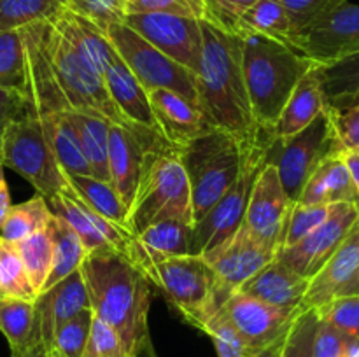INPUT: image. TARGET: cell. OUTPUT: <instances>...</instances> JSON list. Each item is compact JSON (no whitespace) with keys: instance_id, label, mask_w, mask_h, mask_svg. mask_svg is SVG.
<instances>
[{"instance_id":"cell-1","label":"cell","mask_w":359,"mask_h":357,"mask_svg":"<svg viewBox=\"0 0 359 357\" xmlns=\"http://www.w3.org/2000/svg\"><path fill=\"white\" fill-rule=\"evenodd\" d=\"M200 24L202 58L196 74L200 111L214 128L230 133L245 156L265 154L273 133L259 128L252 115L242 72V37L226 34L203 20Z\"/></svg>"},{"instance_id":"cell-2","label":"cell","mask_w":359,"mask_h":357,"mask_svg":"<svg viewBox=\"0 0 359 357\" xmlns=\"http://www.w3.org/2000/svg\"><path fill=\"white\" fill-rule=\"evenodd\" d=\"M93 315L116 332L128 357L151 349L149 308L153 284L114 251L90 252L81 265Z\"/></svg>"},{"instance_id":"cell-3","label":"cell","mask_w":359,"mask_h":357,"mask_svg":"<svg viewBox=\"0 0 359 357\" xmlns=\"http://www.w3.org/2000/svg\"><path fill=\"white\" fill-rule=\"evenodd\" d=\"M314 65L291 46L258 35L242 37V72L259 128L272 133L287 98Z\"/></svg>"},{"instance_id":"cell-4","label":"cell","mask_w":359,"mask_h":357,"mask_svg":"<svg viewBox=\"0 0 359 357\" xmlns=\"http://www.w3.org/2000/svg\"><path fill=\"white\" fill-rule=\"evenodd\" d=\"M44 42L48 49L49 62L55 70L56 80L69 102L70 108L83 114L97 115L105 119L111 125H118L139 136L151 150L163 149V147H174L160 136L158 133L144 128V126L133 125L132 121L121 114L116 104L109 94L104 77L98 76L83 58L79 52L72 48L69 41L60 34L51 21L44 24ZM177 149V147H175Z\"/></svg>"},{"instance_id":"cell-5","label":"cell","mask_w":359,"mask_h":357,"mask_svg":"<svg viewBox=\"0 0 359 357\" xmlns=\"http://www.w3.org/2000/svg\"><path fill=\"white\" fill-rule=\"evenodd\" d=\"M193 219L191 189L179 149L163 147L144 156L142 174L128 210V230L133 234L160 220Z\"/></svg>"},{"instance_id":"cell-6","label":"cell","mask_w":359,"mask_h":357,"mask_svg":"<svg viewBox=\"0 0 359 357\" xmlns=\"http://www.w3.org/2000/svg\"><path fill=\"white\" fill-rule=\"evenodd\" d=\"M179 156L188 175L196 223L237 181L245 154L230 133L214 128L181 147Z\"/></svg>"},{"instance_id":"cell-7","label":"cell","mask_w":359,"mask_h":357,"mask_svg":"<svg viewBox=\"0 0 359 357\" xmlns=\"http://www.w3.org/2000/svg\"><path fill=\"white\" fill-rule=\"evenodd\" d=\"M142 273L193 328L202 329L223 308L216 276L203 255H175L147 266Z\"/></svg>"},{"instance_id":"cell-8","label":"cell","mask_w":359,"mask_h":357,"mask_svg":"<svg viewBox=\"0 0 359 357\" xmlns=\"http://www.w3.org/2000/svg\"><path fill=\"white\" fill-rule=\"evenodd\" d=\"M339 150L342 149L337 144L328 111L325 108V112L302 132L286 139L273 136L265 150L263 163L273 164L277 168L287 198L291 202H298L316 168Z\"/></svg>"},{"instance_id":"cell-9","label":"cell","mask_w":359,"mask_h":357,"mask_svg":"<svg viewBox=\"0 0 359 357\" xmlns=\"http://www.w3.org/2000/svg\"><path fill=\"white\" fill-rule=\"evenodd\" d=\"M2 164L27 178L46 200L65 189V174L30 104L7 128Z\"/></svg>"},{"instance_id":"cell-10","label":"cell","mask_w":359,"mask_h":357,"mask_svg":"<svg viewBox=\"0 0 359 357\" xmlns=\"http://www.w3.org/2000/svg\"><path fill=\"white\" fill-rule=\"evenodd\" d=\"M105 35L144 90H170L200 108L195 72L158 51L125 23L109 27Z\"/></svg>"},{"instance_id":"cell-11","label":"cell","mask_w":359,"mask_h":357,"mask_svg":"<svg viewBox=\"0 0 359 357\" xmlns=\"http://www.w3.org/2000/svg\"><path fill=\"white\" fill-rule=\"evenodd\" d=\"M265 154H249L244 160L241 175L226 192L214 203L209 212L193 224L189 254L207 255L228 240L244 223L245 206L251 195L252 181L263 167Z\"/></svg>"},{"instance_id":"cell-12","label":"cell","mask_w":359,"mask_h":357,"mask_svg":"<svg viewBox=\"0 0 359 357\" xmlns=\"http://www.w3.org/2000/svg\"><path fill=\"white\" fill-rule=\"evenodd\" d=\"M123 23L168 58L198 74L200 58H202L200 20L179 16V14L142 13L126 14Z\"/></svg>"},{"instance_id":"cell-13","label":"cell","mask_w":359,"mask_h":357,"mask_svg":"<svg viewBox=\"0 0 359 357\" xmlns=\"http://www.w3.org/2000/svg\"><path fill=\"white\" fill-rule=\"evenodd\" d=\"M291 205L277 168L265 163L252 181L242 224L259 244L277 254Z\"/></svg>"},{"instance_id":"cell-14","label":"cell","mask_w":359,"mask_h":357,"mask_svg":"<svg viewBox=\"0 0 359 357\" xmlns=\"http://www.w3.org/2000/svg\"><path fill=\"white\" fill-rule=\"evenodd\" d=\"M294 49L318 65L359 52V4L346 2L297 35Z\"/></svg>"},{"instance_id":"cell-15","label":"cell","mask_w":359,"mask_h":357,"mask_svg":"<svg viewBox=\"0 0 359 357\" xmlns=\"http://www.w3.org/2000/svg\"><path fill=\"white\" fill-rule=\"evenodd\" d=\"M276 252L259 244L242 224L224 244L203 258L212 268L221 300L226 303L245 280L276 259Z\"/></svg>"},{"instance_id":"cell-16","label":"cell","mask_w":359,"mask_h":357,"mask_svg":"<svg viewBox=\"0 0 359 357\" xmlns=\"http://www.w3.org/2000/svg\"><path fill=\"white\" fill-rule=\"evenodd\" d=\"M358 217L359 206L353 203H335L321 226L298 244L280 251L276 258L300 275L312 279L347 237Z\"/></svg>"},{"instance_id":"cell-17","label":"cell","mask_w":359,"mask_h":357,"mask_svg":"<svg viewBox=\"0 0 359 357\" xmlns=\"http://www.w3.org/2000/svg\"><path fill=\"white\" fill-rule=\"evenodd\" d=\"M224 314L255 352L269 349L290 328L300 310H286L242 293H233L223 304Z\"/></svg>"},{"instance_id":"cell-18","label":"cell","mask_w":359,"mask_h":357,"mask_svg":"<svg viewBox=\"0 0 359 357\" xmlns=\"http://www.w3.org/2000/svg\"><path fill=\"white\" fill-rule=\"evenodd\" d=\"M35 307V332L37 340L51 354L56 329L90 307L86 284L81 268L37 294Z\"/></svg>"},{"instance_id":"cell-19","label":"cell","mask_w":359,"mask_h":357,"mask_svg":"<svg viewBox=\"0 0 359 357\" xmlns=\"http://www.w3.org/2000/svg\"><path fill=\"white\" fill-rule=\"evenodd\" d=\"M147 94L158 128L170 146L181 149L214 130L205 114L181 94L170 90H151Z\"/></svg>"},{"instance_id":"cell-20","label":"cell","mask_w":359,"mask_h":357,"mask_svg":"<svg viewBox=\"0 0 359 357\" xmlns=\"http://www.w3.org/2000/svg\"><path fill=\"white\" fill-rule=\"evenodd\" d=\"M149 147L137 135L118 125L109 128V182L130 210L142 174L144 156Z\"/></svg>"},{"instance_id":"cell-21","label":"cell","mask_w":359,"mask_h":357,"mask_svg":"<svg viewBox=\"0 0 359 357\" xmlns=\"http://www.w3.org/2000/svg\"><path fill=\"white\" fill-rule=\"evenodd\" d=\"M311 279L300 275L279 259H272L249 280H245L238 293L262 300L273 307L286 310H302Z\"/></svg>"},{"instance_id":"cell-22","label":"cell","mask_w":359,"mask_h":357,"mask_svg":"<svg viewBox=\"0 0 359 357\" xmlns=\"http://www.w3.org/2000/svg\"><path fill=\"white\" fill-rule=\"evenodd\" d=\"M359 262V217L347 233V237L340 241L328 261L316 273L309 284V290L302 308H319L332 301L339 294V290L349 282L353 273L356 272Z\"/></svg>"},{"instance_id":"cell-23","label":"cell","mask_w":359,"mask_h":357,"mask_svg":"<svg viewBox=\"0 0 359 357\" xmlns=\"http://www.w3.org/2000/svg\"><path fill=\"white\" fill-rule=\"evenodd\" d=\"M193 224L182 220H160L140 233L133 234V245L130 251V262L142 272L147 266L175 255L189 254Z\"/></svg>"},{"instance_id":"cell-24","label":"cell","mask_w":359,"mask_h":357,"mask_svg":"<svg viewBox=\"0 0 359 357\" xmlns=\"http://www.w3.org/2000/svg\"><path fill=\"white\" fill-rule=\"evenodd\" d=\"M104 83L116 107L121 111V114L128 121H132L133 125L144 126V128L163 136L160 128H158L153 108H151L149 94L144 90L142 84L135 79V76L130 72V69L119 58L118 52H116V58L112 59L111 65L105 70Z\"/></svg>"},{"instance_id":"cell-25","label":"cell","mask_w":359,"mask_h":357,"mask_svg":"<svg viewBox=\"0 0 359 357\" xmlns=\"http://www.w3.org/2000/svg\"><path fill=\"white\" fill-rule=\"evenodd\" d=\"M326 108L325 91H323L319 65L316 63L307 74L300 79L291 97L287 98L283 112L273 125V136L286 139L302 132L305 126L311 125L319 114Z\"/></svg>"},{"instance_id":"cell-26","label":"cell","mask_w":359,"mask_h":357,"mask_svg":"<svg viewBox=\"0 0 359 357\" xmlns=\"http://www.w3.org/2000/svg\"><path fill=\"white\" fill-rule=\"evenodd\" d=\"M298 203L304 205H335L353 203L359 206V196L351 178L342 150L326 158L305 184Z\"/></svg>"},{"instance_id":"cell-27","label":"cell","mask_w":359,"mask_h":357,"mask_svg":"<svg viewBox=\"0 0 359 357\" xmlns=\"http://www.w3.org/2000/svg\"><path fill=\"white\" fill-rule=\"evenodd\" d=\"M56 30L72 44L81 55V58L98 74L104 77L105 70L116 58V51L109 42L105 31H102L97 24L88 21L86 18L65 9L58 18L51 21Z\"/></svg>"},{"instance_id":"cell-28","label":"cell","mask_w":359,"mask_h":357,"mask_svg":"<svg viewBox=\"0 0 359 357\" xmlns=\"http://www.w3.org/2000/svg\"><path fill=\"white\" fill-rule=\"evenodd\" d=\"M65 189L88 209L128 230V209L111 182L100 181L91 175L65 174Z\"/></svg>"},{"instance_id":"cell-29","label":"cell","mask_w":359,"mask_h":357,"mask_svg":"<svg viewBox=\"0 0 359 357\" xmlns=\"http://www.w3.org/2000/svg\"><path fill=\"white\" fill-rule=\"evenodd\" d=\"M237 35H258L294 48L293 27L280 0H256L255 6L238 21Z\"/></svg>"},{"instance_id":"cell-30","label":"cell","mask_w":359,"mask_h":357,"mask_svg":"<svg viewBox=\"0 0 359 357\" xmlns=\"http://www.w3.org/2000/svg\"><path fill=\"white\" fill-rule=\"evenodd\" d=\"M70 121L79 139L81 149L90 164L93 177L109 182V128L111 122L97 115L70 111Z\"/></svg>"},{"instance_id":"cell-31","label":"cell","mask_w":359,"mask_h":357,"mask_svg":"<svg viewBox=\"0 0 359 357\" xmlns=\"http://www.w3.org/2000/svg\"><path fill=\"white\" fill-rule=\"evenodd\" d=\"M328 107H347L359 100V52L319 65Z\"/></svg>"},{"instance_id":"cell-32","label":"cell","mask_w":359,"mask_h":357,"mask_svg":"<svg viewBox=\"0 0 359 357\" xmlns=\"http://www.w3.org/2000/svg\"><path fill=\"white\" fill-rule=\"evenodd\" d=\"M48 233L51 237L53 247H55V262H53V272L46 282L44 290L55 286L56 282L69 276L70 273L81 268L83 261L86 259L88 251L83 245L81 238L76 231L62 219V217L53 214V219L48 226Z\"/></svg>"},{"instance_id":"cell-33","label":"cell","mask_w":359,"mask_h":357,"mask_svg":"<svg viewBox=\"0 0 359 357\" xmlns=\"http://www.w3.org/2000/svg\"><path fill=\"white\" fill-rule=\"evenodd\" d=\"M53 219V212L49 209L44 196L37 195L23 203L11 206L2 227H0V238L11 244L25 240L39 231L48 230Z\"/></svg>"},{"instance_id":"cell-34","label":"cell","mask_w":359,"mask_h":357,"mask_svg":"<svg viewBox=\"0 0 359 357\" xmlns=\"http://www.w3.org/2000/svg\"><path fill=\"white\" fill-rule=\"evenodd\" d=\"M65 9L67 0H0V31L53 21Z\"/></svg>"},{"instance_id":"cell-35","label":"cell","mask_w":359,"mask_h":357,"mask_svg":"<svg viewBox=\"0 0 359 357\" xmlns=\"http://www.w3.org/2000/svg\"><path fill=\"white\" fill-rule=\"evenodd\" d=\"M0 332L6 336L11 352L41 343L35 332L34 301L0 300Z\"/></svg>"},{"instance_id":"cell-36","label":"cell","mask_w":359,"mask_h":357,"mask_svg":"<svg viewBox=\"0 0 359 357\" xmlns=\"http://www.w3.org/2000/svg\"><path fill=\"white\" fill-rule=\"evenodd\" d=\"M14 245H16L21 261H23L28 280H30L35 294L42 293L53 272V262H55V247H53L48 230L39 231V233L32 234V237L25 238Z\"/></svg>"},{"instance_id":"cell-37","label":"cell","mask_w":359,"mask_h":357,"mask_svg":"<svg viewBox=\"0 0 359 357\" xmlns=\"http://www.w3.org/2000/svg\"><path fill=\"white\" fill-rule=\"evenodd\" d=\"M51 209V212L55 216L62 217L74 231H76L77 237L81 238L83 245L86 247L88 254L90 252H104V251H112L109 247L107 241L104 240L100 233H98L97 227L91 224V220L88 219V216L84 214V210L77 205L76 200L69 195V192L63 189L58 195H53L51 198L46 200Z\"/></svg>"},{"instance_id":"cell-38","label":"cell","mask_w":359,"mask_h":357,"mask_svg":"<svg viewBox=\"0 0 359 357\" xmlns=\"http://www.w3.org/2000/svg\"><path fill=\"white\" fill-rule=\"evenodd\" d=\"M34 287L16 245L0 238V300L35 301Z\"/></svg>"},{"instance_id":"cell-39","label":"cell","mask_w":359,"mask_h":357,"mask_svg":"<svg viewBox=\"0 0 359 357\" xmlns=\"http://www.w3.org/2000/svg\"><path fill=\"white\" fill-rule=\"evenodd\" d=\"M27 84V56L21 30L0 31V90L23 93Z\"/></svg>"},{"instance_id":"cell-40","label":"cell","mask_w":359,"mask_h":357,"mask_svg":"<svg viewBox=\"0 0 359 357\" xmlns=\"http://www.w3.org/2000/svg\"><path fill=\"white\" fill-rule=\"evenodd\" d=\"M318 321L316 308H302L280 340L279 357H312Z\"/></svg>"},{"instance_id":"cell-41","label":"cell","mask_w":359,"mask_h":357,"mask_svg":"<svg viewBox=\"0 0 359 357\" xmlns=\"http://www.w3.org/2000/svg\"><path fill=\"white\" fill-rule=\"evenodd\" d=\"M332 206L333 205H304V203L293 202L286 226H284L283 238H280L279 252L298 244L307 234H311L316 227L321 226L328 219Z\"/></svg>"},{"instance_id":"cell-42","label":"cell","mask_w":359,"mask_h":357,"mask_svg":"<svg viewBox=\"0 0 359 357\" xmlns=\"http://www.w3.org/2000/svg\"><path fill=\"white\" fill-rule=\"evenodd\" d=\"M200 331L212 340L217 357H251L252 354H258L245 343L223 308L217 310Z\"/></svg>"},{"instance_id":"cell-43","label":"cell","mask_w":359,"mask_h":357,"mask_svg":"<svg viewBox=\"0 0 359 357\" xmlns=\"http://www.w3.org/2000/svg\"><path fill=\"white\" fill-rule=\"evenodd\" d=\"M93 310L88 308L60 326L55 332L51 352L60 357H83L90 340Z\"/></svg>"},{"instance_id":"cell-44","label":"cell","mask_w":359,"mask_h":357,"mask_svg":"<svg viewBox=\"0 0 359 357\" xmlns=\"http://www.w3.org/2000/svg\"><path fill=\"white\" fill-rule=\"evenodd\" d=\"M316 310L323 321L339 329L342 335L359 340V294L337 296Z\"/></svg>"},{"instance_id":"cell-45","label":"cell","mask_w":359,"mask_h":357,"mask_svg":"<svg viewBox=\"0 0 359 357\" xmlns=\"http://www.w3.org/2000/svg\"><path fill=\"white\" fill-rule=\"evenodd\" d=\"M67 9L86 18L102 31L109 27L123 23L126 16L125 0H67Z\"/></svg>"},{"instance_id":"cell-46","label":"cell","mask_w":359,"mask_h":357,"mask_svg":"<svg viewBox=\"0 0 359 357\" xmlns=\"http://www.w3.org/2000/svg\"><path fill=\"white\" fill-rule=\"evenodd\" d=\"M280 2L284 4V9L290 16L294 38H297V35L307 30L311 24H314L316 21H319L349 0H280Z\"/></svg>"},{"instance_id":"cell-47","label":"cell","mask_w":359,"mask_h":357,"mask_svg":"<svg viewBox=\"0 0 359 357\" xmlns=\"http://www.w3.org/2000/svg\"><path fill=\"white\" fill-rule=\"evenodd\" d=\"M255 4L256 0H203V21L237 35L238 21Z\"/></svg>"},{"instance_id":"cell-48","label":"cell","mask_w":359,"mask_h":357,"mask_svg":"<svg viewBox=\"0 0 359 357\" xmlns=\"http://www.w3.org/2000/svg\"><path fill=\"white\" fill-rule=\"evenodd\" d=\"M326 111L340 149L359 154V100L340 108L326 105Z\"/></svg>"},{"instance_id":"cell-49","label":"cell","mask_w":359,"mask_h":357,"mask_svg":"<svg viewBox=\"0 0 359 357\" xmlns=\"http://www.w3.org/2000/svg\"><path fill=\"white\" fill-rule=\"evenodd\" d=\"M126 14L167 13L203 20V0H125Z\"/></svg>"},{"instance_id":"cell-50","label":"cell","mask_w":359,"mask_h":357,"mask_svg":"<svg viewBox=\"0 0 359 357\" xmlns=\"http://www.w3.org/2000/svg\"><path fill=\"white\" fill-rule=\"evenodd\" d=\"M83 357H128V354L125 352L116 332L93 315L90 340Z\"/></svg>"},{"instance_id":"cell-51","label":"cell","mask_w":359,"mask_h":357,"mask_svg":"<svg viewBox=\"0 0 359 357\" xmlns=\"http://www.w3.org/2000/svg\"><path fill=\"white\" fill-rule=\"evenodd\" d=\"M346 335L319 317L312 345V357H342Z\"/></svg>"},{"instance_id":"cell-52","label":"cell","mask_w":359,"mask_h":357,"mask_svg":"<svg viewBox=\"0 0 359 357\" xmlns=\"http://www.w3.org/2000/svg\"><path fill=\"white\" fill-rule=\"evenodd\" d=\"M27 105V97L20 91L0 90V164H2L4 140H6L7 128L25 111Z\"/></svg>"},{"instance_id":"cell-53","label":"cell","mask_w":359,"mask_h":357,"mask_svg":"<svg viewBox=\"0 0 359 357\" xmlns=\"http://www.w3.org/2000/svg\"><path fill=\"white\" fill-rule=\"evenodd\" d=\"M11 206L13 205H11L9 186H7L6 175H4V164H0V227H2L7 214H9Z\"/></svg>"},{"instance_id":"cell-54","label":"cell","mask_w":359,"mask_h":357,"mask_svg":"<svg viewBox=\"0 0 359 357\" xmlns=\"http://www.w3.org/2000/svg\"><path fill=\"white\" fill-rule=\"evenodd\" d=\"M342 158H344V161H346L347 170H349L351 178H353L354 188H356L358 196H359V154L342 150Z\"/></svg>"},{"instance_id":"cell-55","label":"cell","mask_w":359,"mask_h":357,"mask_svg":"<svg viewBox=\"0 0 359 357\" xmlns=\"http://www.w3.org/2000/svg\"><path fill=\"white\" fill-rule=\"evenodd\" d=\"M11 357H51V354L44 349L42 343H30L25 349L13 350Z\"/></svg>"},{"instance_id":"cell-56","label":"cell","mask_w":359,"mask_h":357,"mask_svg":"<svg viewBox=\"0 0 359 357\" xmlns=\"http://www.w3.org/2000/svg\"><path fill=\"white\" fill-rule=\"evenodd\" d=\"M349 294H359V262H358L356 272L353 273V276L349 279V282H347L346 286L339 290V294H337V296H349Z\"/></svg>"},{"instance_id":"cell-57","label":"cell","mask_w":359,"mask_h":357,"mask_svg":"<svg viewBox=\"0 0 359 357\" xmlns=\"http://www.w3.org/2000/svg\"><path fill=\"white\" fill-rule=\"evenodd\" d=\"M342 357H359V340L346 336V345H344Z\"/></svg>"},{"instance_id":"cell-58","label":"cell","mask_w":359,"mask_h":357,"mask_svg":"<svg viewBox=\"0 0 359 357\" xmlns=\"http://www.w3.org/2000/svg\"><path fill=\"white\" fill-rule=\"evenodd\" d=\"M283 336H280L273 345H270L269 349H266V357H279V346H280V340H283Z\"/></svg>"},{"instance_id":"cell-59","label":"cell","mask_w":359,"mask_h":357,"mask_svg":"<svg viewBox=\"0 0 359 357\" xmlns=\"http://www.w3.org/2000/svg\"><path fill=\"white\" fill-rule=\"evenodd\" d=\"M251 357H266V349L262 350V352H258V354H252Z\"/></svg>"},{"instance_id":"cell-60","label":"cell","mask_w":359,"mask_h":357,"mask_svg":"<svg viewBox=\"0 0 359 357\" xmlns=\"http://www.w3.org/2000/svg\"><path fill=\"white\" fill-rule=\"evenodd\" d=\"M146 356H149V357H156V356H154V352H153V346H151V349L147 350V354H146Z\"/></svg>"},{"instance_id":"cell-61","label":"cell","mask_w":359,"mask_h":357,"mask_svg":"<svg viewBox=\"0 0 359 357\" xmlns=\"http://www.w3.org/2000/svg\"><path fill=\"white\" fill-rule=\"evenodd\" d=\"M51 357H60L58 354H55V352H51Z\"/></svg>"}]
</instances>
